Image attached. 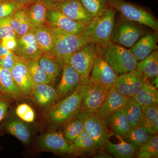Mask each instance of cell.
Instances as JSON below:
<instances>
[{"mask_svg":"<svg viewBox=\"0 0 158 158\" xmlns=\"http://www.w3.org/2000/svg\"><path fill=\"white\" fill-rule=\"evenodd\" d=\"M38 1H41L45 3L46 5H49V4L56 2L60 0H38Z\"/></svg>","mask_w":158,"mask_h":158,"instance_id":"cell-49","label":"cell"},{"mask_svg":"<svg viewBox=\"0 0 158 158\" xmlns=\"http://www.w3.org/2000/svg\"><path fill=\"white\" fill-rule=\"evenodd\" d=\"M98 45L93 43H89L65 58L62 64L70 65L79 74L83 84H88L94 61L98 53Z\"/></svg>","mask_w":158,"mask_h":158,"instance_id":"cell-3","label":"cell"},{"mask_svg":"<svg viewBox=\"0 0 158 158\" xmlns=\"http://www.w3.org/2000/svg\"><path fill=\"white\" fill-rule=\"evenodd\" d=\"M50 27L55 41V55L62 64L65 58L89 43L85 37L66 33L55 27Z\"/></svg>","mask_w":158,"mask_h":158,"instance_id":"cell-5","label":"cell"},{"mask_svg":"<svg viewBox=\"0 0 158 158\" xmlns=\"http://www.w3.org/2000/svg\"><path fill=\"white\" fill-rule=\"evenodd\" d=\"M111 116V126L113 133L123 137L131 129L123 109L113 113Z\"/></svg>","mask_w":158,"mask_h":158,"instance_id":"cell-31","label":"cell"},{"mask_svg":"<svg viewBox=\"0 0 158 158\" xmlns=\"http://www.w3.org/2000/svg\"><path fill=\"white\" fill-rule=\"evenodd\" d=\"M109 90L101 85L89 81L82 99L80 112L95 114L105 101Z\"/></svg>","mask_w":158,"mask_h":158,"instance_id":"cell-14","label":"cell"},{"mask_svg":"<svg viewBox=\"0 0 158 158\" xmlns=\"http://www.w3.org/2000/svg\"><path fill=\"white\" fill-rule=\"evenodd\" d=\"M72 143L76 153L79 152H90L97 149L94 140L85 130Z\"/></svg>","mask_w":158,"mask_h":158,"instance_id":"cell-36","label":"cell"},{"mask_svg":"<svg viewBox=\"0 0 158 158\" xmlns=\"http://www.w3.org/2000/svg\"><path fill=\"white\" fill-rule=\"evenodd\" d=\"M15 1L23 3V4H26V5H27L34 0H15Z\"/></svg>","mask_w":158,"mask_h":158,"instance_id":"cell-50","label":"cell"},{"mask_svg":"<svg viewBox=\"0 0 158 158\" xmlns=\"http://www.w3.org/2000/svg\"><path fill=\"white\" fill-rule=\"evenodd\" d=\"M46 23L66 33L81 36L87 25L71 19L58 9L49 7Z\"/></svg>","mask_w":158,"mask_h":158,"instance_id":"cell-10","label":"cell"},{"mask_svg":"<svg viewBox=\"0 0 158 158\" xmlns=\"http://www.w3.org/2000/svg\"><path fill=\"white\" fill-rule=\"evenodd\" d=\"M0 93L4 96L15 98L22 96L15 84L11 71L0 65Z\"/></svg>","mask_w":158,"mask_h":158,"instance_id":"cell-24","label":"cell"},{"mask_svg":"<svg viewBox=\"0 0 158 158\" xmlns=\"http://www.w3.org/2000/svg\"><path fill=\"white\" fill-rule=\"evenodd\" d=\"M135 156L138 158H158V135H152L147 142L138 148Z\"/></svg>","mask_w":158,"mask_h":158,"instance_id":"cell-35","label":"cell"},{"mask_svg":"<svg viewBox=\"0 0 158 158\" xmlns=\"http://www.w3.org/2000/svg\"><path fill=\"white\" fill-rule=\"evenodd\" d=\"M1 44L9 50L13 52L15 50L16 47V38L4 40H1Z\"/></svg>","mask_w":158,"mask_h":158,"instance_id":"cell-45","label":"cell"},{"mask_svg":"<svg viewBox=\"0 0 158 158\" xmlns=\"http://www.w3.org/2000/svg\"><path fill=\"white\" fill-rule=\"evenodd\" d=\"M38 62L51 82L54 84L62 72L63 64L55 57L42 55L38 60Z\"/></svg>","mask_w":158,"mask_h":158,"instance_id":"cell-27","label":"cell"},{"mask_svg":"<svg viewBox=\"0 0 158 158\" xmlns=\"http://www.w3.org/2000/svg\"><path fill=\"white\" fill-rule=\"evenodd\" d=\"M107 62L118 74L136 69L138 61L131 51L111 42L102 47Z\"/></svg>","mask_w":158,"mask_h":158,"instance_id":"cell-4","label":"cell"},{"mask_svg":"<svg viewBox=\"0 0 158 158\" xmlns=\"http://www.w3.org/2000/svg\"><path fill=\"white\" fill-rule=\"evenodd\" d=\"M156 37L154 34H147L140 38L130 50L138 61H141L156 50Z\"/></svg>","mask_w":158,"mask_h":158,"instance_id":"cell-20","label":"cell"},{"mask_svg":"<svg viewBox=\"0 0 158 158\" xmlns=\"http://www.w3.org/2000/svg\"><path fill=\"white\" fill-rule=\"evenodd\" d=\"M118 143H113L107 139L104 145L106 151L115 158H131L135 155L137 149L132 144L125 141L119 135Z\"/></svg>","mask_w":158,"mask_h":158,"instance_id":"cell-23","label":"cell"},{"mask_svg":"<svg viewBox=\"0 0 158 158\" xmlns=\"http://www.w3.org/2000/svg\"><path fill=\"white\" fill-rule=\"evenodd\" d=\"M11 52V51L9 50L4 47L0 42V56L3 58L7 56L8 54L10 53Z\"/></svg>","mask_w":158,"mask_h":158,"instance_id":"cell-46","label":"cell"},{"mask_svg":"<svg viewBox=\"0 0 158 158\" xmlns=\"http://www.w3.org/2000/svg\"><path fill=\"white\" fill-rule=\"evenodd\" d=\"M118 77V74L107 62L102 48L99 46L98 53L90 72L89 81L110 90L114 86Z\"/></svg>","mask_w":158,"mask_h":158,"instance_id":"cell-7","label":"cell"},{"mask_svg":"<svg viewBox=\"0 0 158 158\" xmlns=\"http://www.w3.org/2000/svg\"><path fill=\"white\" fill-rule=\"evenodd\" d=\"M142 34L143 31L140 27L127 20L120 23L114 27L112 42L126 47H132Z\"/></svg>","mask_w":158,"mask_h":158,"instance_id":"cell-13","label":"cell"},{"mask_svg":"<svg viewBox=\"0 0 158 158\" xmlns=\"http://www.w3.org/2000/svg\"><path fill=\"white\" fill-rule=\"evenodd\" d=\"M11 71L22 95L32 97L34 84L23 59L19 57Z\"/></svg>","mask_w":158,"mask_h":158,"instance_id":"cell-17","label":"cell"},{"mask_svg":"<svg viewBox=\"0 0 158 158\" xmlns=\"http://www.w3.org/2000/svg\"><path fill=\"white\" fill-rule=\"evenodd\" d=\"M48 7L45 3L34 0L27 5L26 11L28 16L31 27L34 29L46 24Z\"/></svg>","mask_w":158,"mask_h":158,"instance_id":"cell-21","label":"cell"},{"mask_svg":"<svg viewBox=\"0 0 158 158\" xmlns=\"http://www.w3.org/2000/svg\"><path fill=\"white\" fill-rule=\"evenodd\" d=\"M142 117L140 125L151 135H157L158 132V105L141 107Z\"/></svg>","mask_w":158,"mask_h":158,"instance_id":"cell-26","label":"cell"},{"mask_svg":"<svg viewBox=\"0 0 158 158\" xmlns=\"http://www.w3.org/2000/svg\"><path fill=\"white\" fill-rule=\"evenodd\" d=\"M130 98L123 95L113 86L109 90L105 101L95 114L106 119L113 113L124 109Z\"/></svg>","mask_w":158,"mask_h":158,"instance_id":"cell-18","label":"cell"},{"mask_svg":"<svg viewBox=\"0 0 158 158\" xmlns=\"http://www.w3.org/2000/svg\"><path fill=\"white\" fill-rule=\"evenodd\" d=\"M147 79L137 69L118 76L114 86L123 95L132 98Z\"/></svg>","mask_w":158,"mask_h":158,"instance_id":"cell-11","label":"cell"},{"mask_svg":"<svg viewBox=\"0 0 158 158\" xmlns=\"http://www.w3.org/2000/svg\"><path fill=\"white\" fill-rule=\"evenodd\" d=\"M113 157V156L109 152H100L98 154L94 156V158H112Z\"/></svg>","mask_w":158,"mask_h":158,"instance_id":"cell-47","label":"cell"},{"mask_svg":"<svg viewBox=\"0 0 158 158\" xmlns=\"http://www.w3.org/2000/svg\"><path fill=\"white\" fill-rule=\"evenodd\" d=\"M23 59L27 66L29 73L34 84H48L52 85L45 72L40 65L38 60Z\"/></svg>","mask_w":158,"mask_h":158,"instance_id":"cell-33","label":"cell"},{"mask_svg":"<svg viewBox=\"0 0 158 158\" xmlns=\"http://www.w3.org/2000/svg\"><path fill=\"white\" fill-rule=\"evenodd\" d=\"M16 38L9 22V17L0 19V40Z\"/></svg>","mask_w":158,"mask_h":158,"instance_id":"cell-41","label":"cell"},{"mask_svg":"<svg viewBox=\"0 0 158 158\" xmlns=\"http://www.w3.org/2000/svg\"><path fill=\"white\" fill-rule=\"evenodd\" d=\"M87 85L88 84L80 85L70 95L52 106L47 113L50 120L56 124H62L78 114Z\"/></svg>","mask_w":158,"mask_h":158,"instance_id":"cell-2","label":"cell"},{"mask_svg":"<svg viewBox=\"0 0 158 158\" xmlns=\"http://www.w3.org/2000/svg\"><path fill=\"white\" fill-rule=\"evenodd\" d=\"M86 10L94 17L103 9L108 7V0H80Z\"/></svg>","mask_w":158,"mask_h":158,"instance_id":"cell-38","label":"cell"},{"mask_svg":"<svg viewBox=\"0 0 158 158\" xmlns=\"http://www.w3.org/2000/svg\"><path fill=\"white\" fill-rule=\"evenodd\" d=\"M21 10L17 11L16 13L9 16V22L12 30L15 33L17 31L19 23V22L20 15Z\"/></svg>","mask_w":158,"mask_h":158,"instance_id":"cell-43","label":"cell"},{"mask_svg":"<svg viewBox=\"0 0 158 158\" xmlns=\"http://www.w3.org/2000/svg\"><path fill=\"white\" fill-rule=\"evenodd\" d=\"M47 5L58 9L71 19L85 25L88 24L93 18L80 0H60Z\"/></svg>","mask_w":158,"mask_h":158,"instance_id":"cell-12","label":"cell"},{"mask_svg":"<svg viewBox=\"0 0 158 158\" xmlns=\"http://www.w3.org/2000/svg\"><path fill=\"white\" fill-rule=\"evenodd\" d=\"M34 30L16 37V47L14 53L22 59L38 60L42 56L34 35Z\"/></svg>","mask_w":158,"mask_h":158,"instance_id":"cell-15","label":"cell"},{"mask_svg":"<svg viewBox=\"0 0 158 158\" xmlns=\"http://www.w3.org/2000/svg\"><path fill=\"white\" fill-rule=\"evenodd\" d=\"M80 114L84 121V128L94 140L97 148L104 147L110 135L106 119L100 118L95 114L82 112Z\"/></svg>","mask_w":158,"mask_h":158,"instance_id":"cell-8","label":"cell"},{"mask_svg":"<svg viewBox=\"0 0 158 158\" xmlns=\"http://www.w3.org/2000/svg\"><path fill=\"white\" fill-rule=\"evenodd\" d=\"M32 97L39 106H46L59 100L56 89L51 84H34Z\"/></svg>","mask_w":158,"mask_h":158,"instance_id":"cell-22","label":"cell"},{"mask_svg":"<svg viewBox=\"0 0 158 158\" xmlns=\"http://www.w3.org/2000/svg\"><path fill=\"white\" fill-rule=\"evenodd\" d=\"M9 104L6 99L0 97V123L6 117L8 112Z\"/></svg>","mask_w":158,"mask_h":158,"instance_id":"cell-44","label":"cell"},{"mask_svg":"<svg viewBox=\"0 0 158 158\" xmlns=\"http://www.w3.org/2000/svg\"><path fill=\"white\" fill-rule=\"evenodd\" d=\"M27 5L15 0H0V19L9 17L25 9Z\"/></svg>","mask_w":158,"mask_h":158,"instance_id":"cell-37","label":"cell"},{"mask_svg":"<svg viewBox=\"0 0 158 158\" xmlns=\"http://www.w3.org/2000/svg\"><path fill=\"white\" fill-rule=\"evenodd\" d=\"M82 84L83 82L79 74L70 65L63 64L61 80L56 89L59 100L70 95Z\"/></svg>","mask_w":158,"mask_h":158,"instance_id":"cell-16","label":"cell"},{"mask_svg":"<svg viewBox=\"0 0 158 158\" xmlns=\"http://www.w3.org/2000/svg\"><path fill=\"white\" fill-rule=\"evenodd\" d=\"M0 42H1V40H0Z\"/></svg>","mask_w":158,"mask_h":158,"instance_id":"cell-52","label":"cell"},{"mask_svg":"<svg viewBox=\"0 0 158 158\" xmlns=\"http://www.w3.org/2000/svg\"><path fill=\"white\" fill-rule=\"evenodd\" d=\"M38 145L41 149L60 154L76 153L72 143L67 141L60 132H50L43 135L38 140Z\"/></svg>","mask_w":158,"mask_h":158,"instance_id":"cell-9","label":"cell"},{"mask_svg":"<svg viewBox=\"0 0 158 158\" xmlns=\"http://www.w3.org/2000/svg\"><path fill=\"white\" fill-rule=\"evenodd\" d=\"M3 58L1 56H0V65L2 66V64Z\"/></svg>","mask_w":158,"mask_h":158,"instance_id":"cell-51","label":"cell"},{"mask_svg":"<svg viewBox=\"0 0 158 158\" xmlns=\"http://www.w3.org/2000/svg\"><path fill=\"white\" fill-rule=\"evenodd\" d=\"M108 5L118 11L127 20L144 25L157 31V21L146 10L124 0H108Z\"/></svg>","mask_w":158,"mask_h":158,"instance_id":"cell-6","label":"cell"},{"mask_svg":"<svg viewBox=\"0 0 158 158\" xmlns=\"http://www.w3.org/2000/svg\"><path fill=\"white\" fill-rule=\"evenodd\" d=\"M158 77L156 76L152 78V81L150 83L156 89H158Z\"/></svg>","mask_w":158,"mask_h":158,"instance_id":"cell-48","label":"cell"},{"mask_svg":"<svg viewBox=\"0 0 158 158\" xmlns=\"http://www.w3.org/2000/svg\"><path fill=\"white\" fill-rule=\"evenodd\" d=\"M115 14L114 9L110 6L103 9L86 25L82 37L101 47L112 42Z\"/></svg>","mask_w":158,"mask_h":158,"instance_id":"cell-1","label":"cell"},{"mask_svg":"<svg viewBox=\"0 0 158 158\" xmlns=\"http://www.w3.org/2000/svg\"><path fill=\"white\" fill-rule=\"evenodd\" d=\"M8 132L25 144L31 141V132L29 128L23 122L17 119H11L6 124Z\"/></svg>","mask_w":158,"mask_h":158,"instance_id":"cell-28","label":"cell"},{"mask_svg":"<svg viewBox=\"0 0 158 158\" xmlns=\"http://www.w3.org/2000/svg\"><path fill=\"white\" fill-rule=\"evenodd\" d=\"M34 30L31 27V23L26 11V8L21 10L19 22L17 31L15 32L16 37L25 35L29 31Z\"/></svg>","mask_w":158,"mask_h":158,"instance_id":"cell-40","label":"cell"},{"mask_svg":"<svg viewBox=\"0 0 158 158\" xmlns=\"http://www.w3.org/2000/svg\"><path fill=\"white\" fill-rule=\"evenodd\" d=\"M147 79L152 78L158 75V51L152 52L148 56L138 62L136 67Z\"/></svg>","mask_w":158,"mask_h":158,"instance_id":"cell-29","label":"cell"},{"mask_svg":"<svg viewBox=\"0 0 158 158\" xmlns=\"http://www.w3.org/2000/svg\"><path fill=\"white\" fill-rule=\"evenodd\" d=\"M141 107L158 105V91L147 79L144 85L133 97Z\"/></svg>","mask_w":158,"mask_h":158,"instance_id":"cell-25","label":"cell"},{"mask_svg":"<svg viewBox=\"0 0 158 158\" xmlns=\"http://www.w3.org/2000/svg\"><path fill=\"white\" fill-rule=\"evenodd\" d=\"M15 113L22 120L26 122L32 123L35 120V112L27 104L19 105L15 109Z\"/></svg>","mask_w":158,"mask_h":158,"instance_id":"cell-39","label":"cell"},{"mask_svg":"<svg viewBox=\"0 0 158 158\" xmlns=\"http://www.w3.org/2000/svg\"><path fill=\"white\" fill-rule=\"evenodd\" d=\"M19 57L11 52L6 56L3 57L2 66L11 71Z\"/></svg>","mask_w":158,"mask_h":158,"instance_id":"cell-42","label":"cell"},{"mask_svg":"<svg viewBox=\"0 0 158 158\" xmlns=\"http://www.w3.org/2000/svg\"><path fill=\"white\" fill-rule=\"evenodd\" d=\"M34 34L42 55L56 58L53 35L50 26L47 24L40 26L34 29Z\"/></svg>","mask_w":158,"mask_h":158,"instance_id":"cell-19","label":"cell"},{"mask_svg":"<svg viewBox=\"0 0 158 158\" xmlns=\"http://www.w3.org/2000/svg\"><path fill=\"white\" fill-rule=\"evenodd\" d=\"M77 115L66 122L67 123L64 128L63 135L65 139L71 143L85 130L84 121L81 114Z\"/></svg>","mask_w":158,"mask_h":158,"instance_id":"cell-32","label":"cell"},{"mask_svg":"<svg viewBox=\"0 0 158 158\" xmlns=\"http://www.w3.org/2000/svg\"><path fill=\"white\" fill-rule=\"evenodd\" d=\"M152 135L144 127L139 125L132 128L130 131L122 138L125 141L134 145L138 150L142 144L149 140Z\"/></svg>","mask_w":158,"mask_h":158,"instance_id":"cell-30","label":"cell"},{"mask_svg":"<svg viewBox=\"0 0 158 158\" xmlns=\"http://www.w3.org/2000/svg\"><path fill=\"white\" fill-rule=\"evenodd\" d=\"M123 110L132 128L140 125L142 117V108L132 98L129 99Z\"/></svg>","mask_w":158,"mask_h":158,"instance_id":"cell-34","label":"cell"}]
</instances>
